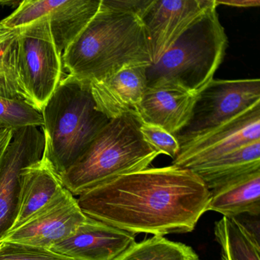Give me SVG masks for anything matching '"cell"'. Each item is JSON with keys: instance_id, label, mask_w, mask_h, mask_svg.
Segmentation results:
<instances>
[{"instance_id": "cell-1", "label": "cell", "mask_w": 260, "mask_h": 260, "mask_svg": "<svg viewBox=\"0 0 260 260\" xmlns=\"http://www.w3.org/2000/svg\"><path fill=\"white\" fill-rule=\"evenodd\" d=\"M211 191L191 170L171 165L123 175L79 196L88 217L118 229L162 236L191 232Z\"/></svg>"}, {"instance_id": "cell-2", "label": "cell", "mask_w": 260, "mask_h": 260, "mask_svg": "<svg viewBox=\"0 0 260 260\" xmlns=\"http://www.w3.org/2000/svg\"><path fill=\"white\" fill-rule=\"evenodd\" d=\"M63 70L83 81L104 78L127 67L152 64L141 18L102 0L100 10L62 54Z\"/></svg>"}, {"instance_id": "cell-3", "label": "cell", "mask_w": 260, "mask_h": 260, "mask_svg": "<svg viewBox=\"0 0 260 260\" xmlns=\"http://www.w3.org/2000/svg\"><path fill=\"white\" fill-rule=\"evenodd\" d=\"M43 154L59 175L84 153L110 119L97 109L89 82L63 77L41 111Z\"/></svg>"}, {"instance_id": "cell-4", "label": "cell", "mask_w": 260, "mask_h": 260, "mask_svg": "<svg viewBox=\"0 0 260 260\" xmlns=\"http://www.w3.org/2000/svg\"><path fill=\"white\" fill-rule=\"evenodd\" d=\"M141 124L132 114L111 119L78 160L59 175L64 188L79 196L115 178L148 168L159 154L144 141Z\"/></svg>"}, {"instance_id": "cell-5", "label": "cell", "mask_w": 260, "mask_h": 260, "mask_svg": "<svg viewBox=\"0 0 260 260\" xmlns=\"http://www.w3.org/2000/svg\"><path fill=\"white\" fill-rule=\"evenodd\" d=\"M217 8L210 9L157 63L147 67V86L173 85L198 95L214 80L228 44Z\"/></svg>"}, {"instance_id": "cell-6", "label": "cell", "mask_w": 260, "mask_h": 260, "mask_svg": "<svg viewBox=\"0 0 260 260\" xmlns=\"http://www.w3.org/2000/svg\"><path fill=\"white\" fill-rule=\"evenodd\" d=\"M18 71L28 103L41 112L64 77L62 54L45 18L19 28Z\"/></svg>"}, {"instance_id": "cell-7", "label": "cell", "mask_w": 260, "mask_h": 260, "mask_svg": "<svg viewBox=\"0 0 260 260\" xmlns=\"http://www.w3.org/2000/svg\"><path fill=\"white\" fill-rule=\"evenodd\" d=\"M258 105H260L259 79H214L197 95L189 121L175 137L181 145Z\"/></svg>"}, {"instance_id": "cell-8", "label": "cell", "mask_w": 260, "mask_h": 260, "mask_svg": "<svg viewBox=\"0 0 260 260\" xmlns=\"http://www.w3.org/2000/svg\"><path fill=\"white\" fill-rule=\"evenodd\" d=\"M102 0H24L4 26L18 28L45 18L60 54L75 40L100 10Z\"/></svg>"}, {"instance_id": "cell-9", "label": "cell", "mask_w": 260, "mask_h": 260, "mask_svg": "<svg viewBox=\"0 0 260 260\" xmlns=\"http://www.w3.org/2000/svg\"><path fill=\"white\" fill-rule=\"evenodd\" d=\"M45 137L37 127L13 131L0 167V243L11 231L19 211L22 170L42 158Z\"/></svg>"}, {"instance_id": "cell-10", "label": "cell", "mask_w": 260, "mask_h": 260, "mask_svg": "<svg viewBox=\"0 0 260 260\" xmlns=\"http://www.w3.org/2000/svg\"><path fill=\"white\" fill-rule=\"evenodd\" d=\"M260 141V105L228 122L181 144L172 165L192 169Z\"/></svg>"}, {"instance_id": "cell-11", "label": "cell", "mask_w": 260, "mask_h": 260, "mask_svg": "<svg viewBox=\"0 0 260 260\" xmlns=\"http://www.w3.org/2000/svg\"><path fill=\"white\" fill-rule=\"evenodd\" d=\"M216 5V0H150L140 18L148 39L152 64Z\"/></svg>"}, {"instance_id": "cell-12", "label": "cell", "mask_w": 260, "mask_h": 260, "mask_svg": "<svg viewBox=\"0 0 260 260\" xmlns=\"http://www.w3.org/2000/svg\"><path fill=\"white\" fill-rule=\"evenodd\" d=\"M86 218L87 216L79 206L77 199L64 188L45 208L23 224L10 231L3 241L50 249L73 235Z\"/></svg>"}, {"instance_id": "cell-13", "label": "cell", "mask_w": 260, "mask_h": 260, "mask_svg": "<svg viewBox=\"0 0 260 260\" xmlns=\"http://www.w3.org/2000/svg\"><path fill=\"white\" fill-rule=\"evenodd\" d=\"M135 242V234L88 217L73 235L51 250L74 260H115Z\"/></svg>"}, {"instance_id": "cell-14", "label": "cell", "mask_w": 260, "mask_h": 260, "mask_svg": "<svg viewBox=\"0 0 260 260\" xmlns=\"http://www.w3.org/2000/svg\"><path fill=\"white\" fill-rule=\"evenodd\" d=\"M147 65L127 67L104 78L90 82L97 109L109 119L125 114L137 116L147 87Z\"/></svg>"}, {"instance_id": "cell-15", "label": "cell", "mask_w": 260, "mask_h": 260, "mask_svg": "<svg viewBox=\"0 0 260 260\" xmlns=\"http://www.w3.org/2000/svg\"><path fill=\"white\" fill-rule=\"evenodd\" d=\"M196 98L197 95L173 85L147 86L137 118L141 123L162 127L176 136L189 121Z\"/></svg>"}, {"instance_id": "cell-16", "label": "cell", "mask_w": 260, "mask_h": 260, "mask_svg": "<svg viewBox=\"0 0 260 260\" xmlns=\"http://www.w3.org/2000/svg\"><path fill=\"white\" fill-rule=\"evenodd\" d=\"M58 173L48 158H42L22 170L19 211L11 231L51 203L64 189Z\"/></svg>"}, {"instance_id": "cell-17", "label": "cell", "mask_w": 260, "mask_h": 260, "mask_svg": "<svg viewBox=\"0 0 260 260\" xmlns=\"http://www.w3.org/2000/svg\"><path fill=\"white\" fill-rule=\"evenodd\" d=\"M210 191L207 211H215L228 217L243 214L260 215V170L236 178Z\"/></svg>"}, {"instance_id": "cell-18", "label": "cell", "mask_w": 260, "mask_h": 260, "mask_svg": "<svg viewBox=\"0 0 260 260\" xmlns=\"http://www.w3.org/2000/svg\"><path fill=\"white\" fill-rule=\"evenodd\" d=\"M258 170L260 141L246 144L211 162L190 169L210 191L236 178Z\"/></svg>"}, {"instance_id": "cell-19", "label": "cell", "mask_w": 260, "mask_h": 260, "mask_svg": "<svg viewBox=\"0 0 260 260\" xmlns=\"http://www.w3.org/2000/svg\"><path fill=\"white\" fill-rule=\"evenodd\" d=\"M19 28H10L0 22V97L28 102L18 71Z\"/></svg>"}, {"instance_id": "cell-20", "label": "cell", "mask_w": 260, "mask_h": 260, "mask_svg": "<svg viewBox=\"0 0 260 260\" xmlns=\"http://www.w3.org/2000/svg\"><path fill=\"white\" fill-rule=\"evenodd\" d=\"M214 235L221 247L222 260H260L259 242L235 219L223 217L216 222Z\"/></svg>"}, {"instance_id": "cell-21", "label": "cell", "mask_w": 260, "mask_h": 260, "mask_svg": "<svg viewBox=\"0 0 260 260\" xmlns=\"http://www.w3.org/2000/svg\"><path fill=\"white\" fill-rule=\"evenodd\" d=\"M115 260H200L192 248L162 236L136 241Z\"/></svg>"}, {"instance_id": "cell-22", "label": "cell", "mask_w": 260, "mask_h": 260, "mask_svg": "<svg viewBox=\"0 0 260 260\" xmlns=\"http://www.w3.org/2000/svg\"><path fill=\"white\" fill-rule=\"evenodd\" d=\"M42 113L23 100L0 97V127L19 130L26 127H42Z\"/></svg>"}, {"instance_id": "cell-23", "label": "cell", "mask_w": 260, "mask_h": 260, "mask_svg": "<svg viewBox=\"0 0 260 260\" xmlns=\"http://www.w3.org/2000/svg\"><path fill=\"white\" fill-rule=\"evenodd\" d=\"M0 260H74L46 248L2 241L0 243Z\"/></svg>"}, {"instance_id": "cell-24", "label": "cell", "mask_w": 260, "mask_h": 260, "mask_svg": "<svg viewBox=\"0 0 260 260\" xmlns=\"http://www.w3.org/2000/svg\"><path fill=\"white\" fill-rule=\"evenodd\" d=\"M144 141L159 154H166L174 159L180 150L179 141L174 135L162 127L141 123L140 127Z\"/></svg>"}, {"instance_id": "cell-25", "label": "cell", "mask_w": 260, "mask_h": 260, "mask_svg": "<svg viewBox=\"0 0 260 260\" xmlns=\"http://www.w3.org/2000/svg\"><path fill=\"white\" fill-rule=\"evenodd\" d=\"M231 218L235 219L255 240L259 242V215L243 214Z\"/></svg>"}, {"instance_id": "cell-26", "label": "cell", "mask_w": 260, "mask_h": 260, "mask_svg": "<svg viewBox=\"0 0 260 260\" xmlns=\"http://www.w3.org/2000/svg\"><path fill=\"white\" fill-rule=\"evenodd\" d=\"M13 130L0 127V167L9 144L13 140Z\"/></svg>"}, {"instance_id": "cell-27", "label": "cell", "mask_w": 260, "mask_h": 260, "mask_svg": "<svg viewBox=\"0 0 260 260\" xmlns=\"http://www.w3.org/2000/svg\"><path fill=\"white\" fill-rule=\"evenodd\" d=\"M216 3L217 5H226L229 7H239V8L258 7L260 5L258 0H228V1L216 0Z\"/></svg>"}, {"instance_id": "cell-28", "label": "cell", "mask_w": 260, "mask_h": 260, "mask_svg": "<svg viewBox=\"0 0 260 260\" xmlns=\"http://www.w3.org/2000/svg\"><path fill=\"white\" fill-rule=\"evenodd\" d=\"M22 1H0V5L1 6H7V7H19L20 4H22Z\"/></svg>"}]
</instances>
